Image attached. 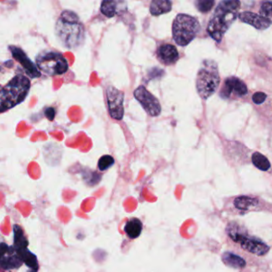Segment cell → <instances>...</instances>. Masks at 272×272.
<instances>
[{"label": "cell", "mask_w": 272, "mask_h": 272, "mask_svg": "<svg viewBox=\"0 0 272 272\" xmlns=\"http://www.w3.org/2000/svg\"><path fill=\"white\" fill-rule=\"evenodd\" d=\"M114 163H115V161L112 156L105 155V156L100 158L99 162H98V168L101 171H105L112 167Z\"/></svg>", "instance_id": "obj_21"}, {"label": "cell", "mask_w": 272, "mask_h": 272, "mask_svg": "<svg viewBox=\"0 0 272 272\" xmlns=\"http://www.w3.org/2000/svg\"><path fill=\"white\" fill-rule=\"evenodd\" d=\"M248 94L247 85L240 78L236 77H229L226 78L223 86L220 91V98L228 99L232 95L243 97Z\"/></svg>", "instance_id": "obj_10"}, {"label": "cell", "mask_w": 272, "mask_h": 272, "mask_svg": "<svg viewBox=\"0 0 272 272\" xmlns=\"http://www.w3.org/2000/svg\"><path fill=\"white\" fill-rule=\"evenodd\" d=\"M38 69L50 76L62 75L69 69L65 57L55 51H45L40 53L36 58Z\"/></svg>", "instance_id": "obj_7"}, {"label": "cell", "mask_w": 272, "mask_h": 272, "mask_svg": "<svg viewBox=\"0 0 272 272\" xmlns=\"http://www.w3.org/2000/svg\"><path fill=\"white\" fill-rule=\"evenodd\" d=\"M31 82L22 75H17L5 86L0 85V112L22 102L29 92Z\"/></svg>", "instance_id": "obj_3"}, {"label": "cell", "mask_w": 272, "mask_h": 272, "mask_svg": "<svg viewBox=\"0 0 272 272\" xmlns=\"http://www.w3.org/2000/svg\"><path fill=\"white\" fill-rule=\"evenodd\" d=\"M218 66L214 61L205 60L199 69L196 79V88L199 96L206 100L214 95L220 85Z\"/></svg>", "instance_id": "obj_5"}, {"label": "cell", "mask_w": 272, "mask_h": 272, "mask_svg": "<svg viewBox=\"0 0 272 272\" xmlns=\"http://www.w3.org/2000/svg\"><path fill=\"white\" fill-rule=\"evenodd\" d=\"M157 56L162 64L169 65L175 64L179 60V54L175 46L171 44H163L158 49Z\"/></svg>", "instance_id": "obj_13"}, {"label": "cell", "mask_w": 272, "mask_h": 272, "mask_svg": "<svg viewBox=\"0 0 272 272\" xmlns=\"http://www.w3.org/2000/svg\"><path fill=\"white\" fill-rule=\"evenodd\" d=\"M200 31V24L194 17L186 14L177 15L172 27L174 40L181 47L189 45Z\"/></svg>", "instance_id": "obj_6"}, {"label": "cell", "mask_w": 272, "mask_h": 272, "mask_svg": "<svg viewBox=\"0 0 272 272\" xmlns=\"http://www.w3.org/2000/svg\"><path fill=\"white\" fill-rule=\"evenodd\" d=\"M260 14L264 18H269V19L272 18V1H267L262 4Z\"/></svg>", "instance_id": "obj_22"}, {"label": "cell", "mask_w": 272, "mask_h": 272, "mask_svg": "<svg viewBox=\"0 0 272 272\" xmlns=\"http://www.w3.org/2000/svg\"><path fill=\"white\" fill-rule=\"evenodd\" d=\"M195 4L199 11L202 13H207L212 10L215 2L213 0H197Z\"/></svg>", "instance_id": "obj_20"}, {"label": "cell", "mask_w": 272, "mask_h": 272, "mask_svg": "<svg viewBox=\"0 0 272 272\" xmlns=\"http://www.w3.org/2000/svg\"><path fill=\"white\" fill-rule=\"evenodd\" d=\"M238 16L241 22L253 26V28L260 31L267 29L272 24V21L269 18H264L260 15H257L256 13L250 11H243Z\"/></svg>", "instance_id": "obj_12"}, {"label": "cell", "mask_w": 272, "mask_h": 272, "mask_svg": "<svg viewBox=\"0 0 272 272\" xmlns=\"http://www.w3.org/2000/svg\"><path fill=\"white\" fill-rule=\"evenodd\" d=\"M221 258L223 263L231 268L243 269L246 267V261L244 259L233 252H224Z\"/></svg>", "instance_id": "obj_15"}, {"label": "cell", "mask_w": 272, "mask_h": 272, "mask_svg": "<svg viewBox=\"0 0 272 272\" xmlns=\"http://www.w3.org/2000/svg\"><path fill=\"white\" fill-rule=\"evenodd\" d=\"M252 162L257 169L264 171V172L269 170L270 168V164L268 159L259 152L253 153V156H252Z\"/></svg>", "instance_id": "obj_18"}, {"label": "cell", "mask_w": 272, "mask_h": 272, "mask_svg": "<svg viewBox=\"0 0 272 272\" xmlns=\"http://www.w3.org/2000/svg\"><path fill=\"white\" fill-rule=\"evenodd\" d=\"M142 230V223L138 218H132L128 220L125 226V232L128 237L134 240L140 236Z\"/></svg>", "instance_id": "obj_16"}, {"label": "cell", "mask_w": 272, "mask_h": 272, "mask_svg": "<svg viewBox=\"0 0 272 272\" xmlns=\"http://www.w3.org/2000/svg\"><path fill=\"white\" fill-rule=\"evenodd\" d=\"M108 112L115 120H122L125 115V94L112 85H109L106 90Z\"/></svg>", "instance_id": "obj_8"}, {"label": "cell", "mask_w": 272, "mask_h": 272, "mask_svg": "<svg viewBox=\"0 0 272 272\" xmlns=\"http://www.w3.org/2000/svg\"><path fill=\"white\" fill-rule=\"evenodd\" d=\"M45 116L49 120H54V116H55V111L53 108H49L45 110Z\"/></svg>", "instance_id": "obj_24"}, {"label": "cell", "mask_w": 272, "mask_h": 272, "mask_svg": "<svg viewBox=\"0 0 272 272\" xmlns=\"http://www.w3.org/2000/svg\"><path fill=\"white\" fill-rule=\"evenodd\" d=\"M267 95L263 92H256L255 93L253 96V101L256 105H260V104L263 103L265 100L267 99Z\"/></svg>", "instance_id": "obj_23"}, {"label": "cell", "mask_w": 272, "mask_h": 272, "mask_svg": "<svg viewBox=\"0 0 272 272\" xmlns=\"http://www.w3.org/2000/svg\"><path fill=\"white\" fill-rule=\"evenodd\" d=\"M172 9L171 2L168 0H154L151 4L150 11L154 16L163 15L169 12Z\"/></svg>", "instance_id": "obj_17"}, {"label": "cell", "mask_w": 272, "mask_h": 272, "mask_svg": "<svg viewBox=\"0 0 272 272\" xmlns=\"http://www.w3.org/2000/svg\"><path fill=\"white\" fill-rule=\"evenodd\" d=\"M240 2L225 0L219 3L208 24L207 32L216 42H220L238 17Z\"/></svg>", "instance_id": "obj_1"}, {"label": "cell", "mask_w": 272, "mask_h": 272, "mask_svg": "<svg viewBox=\"0 0 272 272\" xmlns=\"http://www.w3.org/2000/svg\"><path fill=\"white\" fill-rule=\"evenodd\" d=\"M226 231L231 240L240 244L243 250L249 253L257 256H263L270 251V247L267 243L259 238L250 236L245 229L235 222L229 223Z\"/></svg>", "instance_id": "obj_4"}, {"label": "cell", "mask_w": 272, "mask_h": 272, "mask_svg": "<svg viewBox=\"0 0 272 272\" xmlns=\"http://www.w3.org/2000/svg\"><path fill=\"white\" fill-rule=\"evenodd\" d=\"M10 50L14 58L21 63L28 76L32 78H39L41 76V73L38 71L36 65L30 60L29 58L26 55L22 50L14 46L10 47Z\"/></svg>", "instance_id": "obj_11"}, {"label": "cell", "mask_w": 272, "mask_h": 272, "mask_svg": "<svg viewBox=\"0 0 272 272\" xmlns=\"http://www.w3.org/2000/svg\"><path fill=\"white\" fill-rule=\"evenodd\" d=\"M55 31L60 42L69 49L78 48L85 40V28L72 11H65L61 14Z\"/></svg>", "instance_id": "obj_2"}, {"label": "cell", "mask_w": 272, "mask_h": 272, "mask_svg": "<svg viewBox=\"0 0 272 272\" xmlns=\"http://www.w3.org/2000/svg\"><path fill=\"white\" fill-rule=\"evenodd\" d=\"M101 11L102 14L108 18H113L117 14V2L104 1L101 4Z\"/></svg>", "instance_id": "obj_19"}, {"label": "cell", "mask_w": 272, "mask_h": 272, "mask_svg": "<svg viewBox=\"0 0 272 272\" xmlns=\"http://www.w3.org/2000/svg\"><path fill=\"white\" fill-rule=\"evenodd\" d=\"M134 96L141 104L142 108L150 116L157 117L161 114L160 103L157 98L152 95L143 85H140L134 92Z\"/></svg>", "instance_id": "obj_9"}, {"label": "cell", "mask_w": 272, "mask_h": 272, "mask_svg": "<svg viewBox=\"0 0 272 272\" xmlns=\"http://www.w3.org/2000/svg\"><path fill=\"white\" fill-rule=\"evenodd\" d=\"M260 200L258 198L249 196H238L233 202L235 208L243 212L256 210V208L260 205Z\"/></svg>", "instance_id": "obj_14"}]
</instances>
